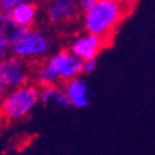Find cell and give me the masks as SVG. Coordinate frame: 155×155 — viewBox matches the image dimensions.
<instances>
[{
	"mask_svg": "<svg viewBox=\"0 0 155 155\" xmlns=\"http://www.w3.org/2000/svg\"><path fill=\"white\" fill-rule=\"evenodd\" d=\"M129 12V8L114 0H99L84 11V28L86 32L99 36L108 42Z\"/></svg>",
	"mask_w": 155,
	"mask_h": 155,
	"instance_id": "obj_1",
	"label": "cell"
},
{
	"mask_svg": "<svg viewBox=\"0 0 155 155\" xmlns=\"http://www.w3.org/2000/svg\"><path fill=\"white\" fill-rule=\"evenodd\" d=\"M84 61L70 49H61L38 65L35 71L36 84L41 87L55 86L62 81L74 79L83 74Z\"/></svg>",
	"mask_w": 155,
	"mask_h": 155,
	"instance_id": "obj_2",
	"label": "cell"
},
{
	"mask_svg": "<svg viewBox=\"0 0 155 155\" xmlns=\"http://www.w3.org/2000/svg\"><path fill=\"white\" fill-rule=\"evenodd\" d=\"M41 86L27 83L17 89L8 90L0 104V116L6 121H18L36 107L40 101Z\"/></svg>",
	"mask_w": 155,
	"mask_h": 155,
	"instance_id": "obj_3",
	"label": "cell"
},
{
	"mask_svg": "<svg viewBox=\"0 0 155 155\" xmlns=\"http://www.w3.org/2000/svg\"><path fill=\"white\" fill-rule=\"evenodd\" d=\"M52 47L51 38L42 31L26 30L24 35L11 46V54L27 62L40 61L46 57Z\"/></svg>",
	"mask_w": 155,
	"mask_h": 155,
	"instance_id": "obj_4",
	"label": "cell"
},
{
	"mask_svg": "<svg viewBox=\"0 0 155 155\" xmlns=\"http://www.w3.org/2000/svg\"><path fill=\"white\" fill-rule=\"evenodd\" d=\"M33 75V68L30 62L10 55L0 64V80L3 81L6 90H14L27 83Z\"/></svg>",
	"mask_w": 155,
	"mask_h": 155,
	"instance_id": "obj_5",
	"label": "cell"
},
{
	"mask_svg": "<svg viewBox=\"0 0 155 155\" xmlns=\"http://www.w3.org/2000/svg\"><path fill=\"white\" fill-rule=\"evenodd\" d=\"M107 45V42L104 38L85 32L83 35L76 36L71 41L69 49L73 52L76 57H79L80 59L85 61H94L99 53L102 51V48Z\"/></svg>",
	"mask_w": 155,
	"mask_h": 155,
	"instance_id": "obj_6",
	"label": "cell"
},
{
	"mask_svg": "<svg viewBox=\"0 0 155 155\" xmlns=\"http://www.w3.org/2000/svg\"><path fill=\"white\" fill-rule=\"evenodd\" d=\"M80 10L81 8L78 0H51L46 15L51 24L61 26L73 21Z\"/></svg>",
	"mask_w": 155,
	"mask_h": 155,
	"instance_id": "obj_7",
	"label": "cell"
},
{
	"mask_svg": "<svg viewBox=\"0 0 155 155\" xmlns=\"http://www.w3.org/2000/svg\"><path fill=\"white\" fill-rule=\"evenodd\" d=\"M63 89L68 97L71 102V106L75 108H85L89 106V91H87V85L85 80L80 76H76L74 79H69L64 81Z\"/></svg>",
	"mask_w": 155,
	"mask_h": 155,
	"instance_id": "obj_8",
	"label": "cell"
},
{
	"mask_svg": "<svg viewBox=\"0 0 155 155\" xmlns=\"http://www.w3.org/2000/svg\"><path fill=\"white\" fill-rule=\"evenodd\" d=\"M25 31L26 30L15 24L8 11L0 9V42L12 46Z\"/></svg>",
	"mask_w": 155,
	"mask_h": 155,
	"instance_id": "obj_9",
	"label": "cell"
},
{
	"mask_svg": "<svg viewBox=\"0 0 155 155\" xmlns=\"http://www.w3.org/2000/svg\"><path fill=\"white\" fill-rule=\"evenodd\" d=\"M37 11H38V8L36 4L26 3V4L15 5L9 11V14L16 25L22 27L24 30H30V28H32V26L36 21Z\"/></svg>",
	"mask_w": 155,
	"mask_h": 155,
	"instance_id": "obj_10",
	"label": "cell"
},
{
	"mask_svg": "<svg viewBox=\"0 0 155 155\" xmlns=\"http://www.w3.org/2000/svg\"><path fill=\"white\" fill-rule=\"evenodd\" d=\"M40 101L46 106L53 105V106L64 108V110H67L71 106V102L68 97V95L65 94L64 89L61 87L59 85L41 87Z\"/></svg>",
	"mask_w": 155,
	"mask_h": 155,
	"instance_id": "obj_11",
	"label": "cell"
},
{
	"mask_svg": "<svg viewBox=\"0 0 155 155\" xmlns=\"http://www.w3.org/2000/svg\"><path fill=\"white\" fill-rule=\"evenodd\" d=\"M38 2V0H9V2H6L4 5H3V8H2V10H4V11H10L15 5H17V4H26V3H28V4H36Z\"/></svg>",
	"mask_w": 155,
	"mask_h": 155,
	"instance_id": "obj_12",
	"label": "cell"
},
{
	"mask_svg": "<svg viewBox=\"0 0 155 155\" xmlns=\"http://www.w3.org/2000/svg\"><path fill=\"white\" fill-rule=\"evenodd\" d=\"M11 55V46L0 42V64Z\"/></svg>",
	"mask_w": 155,
	"mask_h": 155,
	"instance_id": "obj_13",
	"label": "cell"
},
{
	"mask_svg": "<svg viewBox=\"0 0 155 155\" xmlns=\"http://www.w3.org/2000/svg\"><path fill=\"white\" fill-rule=\"evenodd\" d=\"M96 68V59L94 61H85L84 67H83V74H90L95 70Z\"/></svg>",
	"mask_w": 155,
	"mask_h": 155,
	"instance_id": "obj_14",
	"label": "cell"
},
{
	"mask_svg": "<svg viewBox=\"0 0 155 155\" xmlns=\"http://www.w3.org/2000/svg\"><path fill=\"white\" fill-rule=\"evenodd\" d=\"M96 2H99V0H78V3H79V5H80V8H81L83 11L87 10V9H89L91 5H94Z\"/></svg>",
	"mask_w": 155,
	"mask_h": 155,
	"instance_id": "obj_15",
	"label": "cell"
},
{
	"mask_svg": "<svg viewBox=\"0 0 155 155\" xmlns=\"http://www.w3.org/2000/svg\"><path fill=\"white\" fill-rule=\"evenodd\" d=\"M114 2H117V3H120V4H122V5L127 6V8H129V9L132 10L133 5L135 4V2H137V0H114Z\"/></svg>",
	"mask_w": 155,
	"mask_h": 155,
	"instance_id": "obj_16",
	"label": "cell"
},
{
	"mask_svg": "<svg viewBox=\"0 0 155 155\" xmlns=\"http://www.w3.org/2000/svg\"><path fill=\"white\" fill-rule=\"evenodd\" d=\"M6 2H9V0H0V9L3 8V5H4Z\"/></svg>",
	"mask_w": 155,
	"mask_h": 155,
	"instance_id": "obj_17",
	"label": "cell"
},
{
	"mask_svg": "<svg viewBox=\"0 0 155 155\" xmlns=\"http://www.w3.org/2000/svg\"><path fill=\"white\" fill-rule=\"evenodd\" d=\"M0 90H6L5 89V86H4V84H3V81L0 80Z\"/></svg>",
	"mask_w": 155,
	"mask_h": 155,
	"instance_id": "obj_18",
	"label": "cell"
},
{
	"mask_svg": "<svg viewBox=\"0 0 155 155\" xmlns=\"http://www.w3.org/2000/svg\"><path fill=\"white\" fill-rule=\"evenodd\" d=\"M0 120H2V116H0Z\"/></svg>",
	"mask_w": 155,
	"mask_h": 155,
	"instance_id": "obj_19",
	"label": "cell"
}]
</instances>
